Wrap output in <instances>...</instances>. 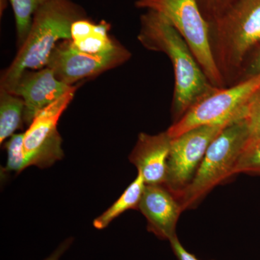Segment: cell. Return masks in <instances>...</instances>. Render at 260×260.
<instances>
[{
    "label": "cell",
    "mask_w": 260,
    "mask_h": 260,
    "mask_svg": "<svg viewBox=\"0 0 260 260\" xmlns=\"http://www.w3.org/2000/svg\"><path fill=\"white\" fill-rule=\"evenodd\" d=\"M260 88V74L239 83L218 88L204 98L167 129L175 138L197 126L231 124L244 118L248 102Z\"/></svg>",
    "instance_id": "6"
},
{
    "label": "cell",
    "mask_w": 260,
    "mask_h": 260,
    "mask_svg": "<svg viewBox=\"0 0 260 260\" xmlns=\"http://www.w3.org/2000/svg\"><path fill=\"white\" fill-rule=\"evenodd\" d=\"M131 56V52L121 44L106 54H90L77 50L71 41L64 40L56 45L47 67L58 80L73 86L80 80L95 78L120 66Z\"/></svg>",
    "instance_id": "9"
},
{
    "label": "cell",
    "mask_w": 260,
    "mask_h": 260,
    "mask_svg": "<svg viewBox=\"0 0 260 260\" xmlns=\"http://www.w3.org/2000/svg\"><path fill=\"white\" fill-rule=\"evenodd\" d=\"M25 104L23 99L0 89V143L15 134L24 122Z\"/></svg>",
    "instance_id": "15"
},
{
    "label": "cell",
    "mask_w": 260,
    "mask_h": 260,
    "mask_svg": "<svg viewBox=\"0 0 260 260\" xmlns=\"http://www.w3.org/2000/svg\"><path fill=\"white\" fill-rule=\"evenodd\" d=\"M172 140L166 132L156 135L140 133L129 160L137 168L146 185H164Z\"/></svg>",
    "instance_id": "12"
},
{
    "label": "cell",
    "mask_w": 260,
    "mask_h": 260,
    "mask_svg": "<svg viewBox=\"0 0 260 260\" xmlns=\"http://www.w3.org/2000/svg\"><path fill=\"white\" fill-rule=\"evenodd\" d=\"M24 133L14 134L5 143L8 160L2 174L15 172L20 174L29 167L28 160L24 151Z\"/></svg>",
    "instance_id": "17"
},
{
    "label": "cell",
    "mask_w": 260,
    "mask_h": 260,
    "mask_svg": "<svg viewBox=\"0 0 260 260\" xmlns=\"http://www.w3.org/2000/svg\"><path fill=\"white\" fill-rule=\"evenodd\" d=\"M57 79L49 68L26 70L10 93L18 95L25 104L24 123L30 126L44 109L75 88Z\"/></svg>",
    "instance_id": "10"
},
{
    "label": "cell",
    "mask_w": 260,
    "mask_h": 260,
    "mask_svg": "<svg viewBox=\"0 0 260 260\" xmlns=\"http://www.w3.org/2000/svg\"><path fill=\"white\" fill-rule=\"evenodd\" d=\"M135 6L165 17L187 43L212 85L218 88L227 87L212 54L209 25L197 0H137Z\"/></svg>",
    "instance_id": "5"
},
{
    "label": "cell",
    "mask_w": 260,
    "mask_h": 260,
    "mask_svg": "<svg viewBox=\"0 0 260 260\" xmlns=\"http://www.w3.org/2000/svg\"><path fill=\"white\" fill-rule=\"evenodd\" d=\"M169 242H170L173 252L178 260H200L198 259L194 254L186 250L184 246L181 244L177 236L171 239Z\"/></svg>",
    "instance_id": "22"
},
{
    "label": "cell",
    "mask_w": 260,
    "mask_h": 260,
    "mask_svg": "<svg viewBox=\"0 0 260 260\" xmlns=\"http://www.w3.org/2000/svg\"><path fill=\"white\" fill-rule=\"evenodd\" d=\"M234 0H197L200 12L208 23L216 18Z\"/></svg>",
    "instance_id": "20"
},
{
    "label": "cell",
    "mask_w": 260,
    "mask_h": 260,
    "mask_svg": "<svg viewBox=\"0 0 260 260\" xmlns=\"http://www.w3.org/2000/svg\"><path fill=\"white\" fill-rule=\"evenodd\" d=\"M74 240V238L72 237L66 238L49 256L43 260H61L65 253L69 250L70 247L73 246Z\"/></svg>",
    "instance_id": "23"
},
{
    "label": "cell",
    "mask_w": 260,
    "mask_h": 260,
    "mask_svg": "<svg viewBox=\"0 0 260 260\" xmlns=\"http://www.w3.org/2000/svg\"><path fill=\"white\" fill-rule=\"evenodd\" d=\"M243 119L249 132L248 144L260 140V88L248 102Z\"/></svg>",
    "instance_id": "19"
},
{
    "label": "cell",
    "mask_w": 260,
    "mask_h": 260,
    "mask_svg": "<svg viewBox=\"0 0 260 260\" xmlns=\"http://www.w3.org/2000/svg\"><path fill=\"white\" fill-rule=\"evenodd\" d=\"M49 0H10L14 13L18 47L25 42L37 10Z\"/></svg>",
    "instance_id": "16"
},
{
    "label": "cell",
    "mask_w": 260,
    "mask_h": 260,
    "mask_svg": "<svg viewBox=\"0 0 260 260\" xmlns=\"http://www.w3.org/2000/svg\"><path fill=\"white\" fill-rule=\"evenodd\" d=\"M138 210L147 220V230L161 240L177 236L178 220L182 207L175 195L164 185H145Z\"/></svg>",
    "instance_id": "11"
},
{
    "label": "cell",
    "mask_w": 260,
    "mask_h": 260,
    "mask_svg": "<svg viewBox=\"0 0 260 260\" xmlns=\"http://www.w3.org/2000/svg\"><path fill=\"white\" fill-rule=\"evenodd\" d=\"M229 124L197 126L172 138L164 186L178 200L194 179L212 142Z\"/></svg>",
    "instance_id": "7"
},
{
    "label": "cell",
    "mask_w": 260,
    "mask_h": 260,
    "mask_svg": "<svg viewBox=\"0 0 260 260\" xmlns=\"http://www.w3.org/2000/svg\"><path fill=\"white\" fill-rule=\"evenodd\" d=\"M144 179L140 173L126 187L121 196L107 210L93 220V226L98 230L107 229L121 214L129 210H138L145 188Z\"/></svg>",
    "instance_id": "14"
},
{
    "label": "cell",
    "mask_w": 260,
    "mask_h": 260,
    "mask_svg": "<svg viewBox=\"0 0 260 260\" xmlns=\"http://www.w3.org/2000/svg\"><path fill=\"white\" fill-rule=\"evenodd\" d=\"M77 89L75 86L39 113L24 133V151L29 167L48 169L64 158L58 122L74 99Z\"/></svg>",
    "instance_id": "8"
},
{
    "label": "cell",
    "mask_w": 260,
    "mask_h": 260,
    "mask_svg": "<svg viewBox=\"0 0 260 260\" xmlns=\"http://www.w3.org/2000/svg\"><path fill=\"white\" fill-rule=\"evenodd\" d=\"M239 174L260 177V140L246 145L234 169V175Z\"/></svg>",
    "instance_id": "18"
},
{
    "label": "cell",
    "mask_w": 260,
    "mask_h": 260,
    "mask_svg": "<svg viewBox=\"0 0 260 260\" xmlns=\"http://www.w3.org/2000/svg\"><path fill=\"white\" fill-rule=\"evenodd\" d=\"M248 142L249 132L244 119L224 128L210 145L194 179L179 197L183 211L196 208L215 186L234 175Z\"/></svg>",
    "instance_id": "4"
},
{
    "label": "cell",
    "mask_w": 260,
    "mask_h": 260,
    "mask_svg": "<svg viewBox=\"0 0 260 260\" xmlns=\"http://www.w3.org/2000/svg\"><path fill=\"white\" fill-rule=\"evenodd\" d=\"M110 24L102 20L94 23L88 18L76 20L71 27L72 44L77 50L90 54H104L120 43L109 34Z\"/></svg>",
    "instance_id": "13"
},
{
    "label": "cell",
    "mask_w": 260,
    "mask_h": 260,
    "mask_svg": "<svg viewBox=\"0 0 260 260\" xmlns=\"http://www.w3.org/2000/svg\"><path fill=\"white\" fill-rule=\"evenodd\" d=\"M260 74V46L256 49L252 54L249 56L245 64L243 67L240 74L238 77L237 82L243 81L253 78ZM235 83V84H236Z\"/></svg>",
    "instance_id": "21"
},
{
    "label": "cell",
    "mask_w": 260,
    "mask_h": 260,
    "mask_svg": "<svg viewBox=\"0 0 260 260\" xmlns=\"http://www.w3.org/2000/svg\"><path fill=\"white\" fill-rule=\"evenodd\" d=\"M85 18V10L72 0H49L42 5L34 14L28 37L1 75L0 89L10 92L24 72L46 68L60 41L71 39L73 24Z\"/></svg>",
    "instance_id": "2"
},
{
    "label": "cell",
    "mask_w": 260,
    "mask_h": 260,
    "mask_svg": "<svg viewBox=\"0 0 260 260\" xmlns=\"http://www.w3.org/2000/svg\"><path fill=\"white\" fill-rule=\"evenodd\" d=\"M138 39L145 49L164 53L172 62L175 79L173 123L218 89L207 78L184 38L162 15L153 10L142 15Z\"/></svg>",
    "instance_id": "1"
},
{
    "label": "cell",
    "mask_w": 260,
    "mask_h": 260,
    "mask_svg": "<svg viewBox=\"0 0 260 260\" xmlns=\"http://www.w3.org/2000/svg\"><path fill=\"white\" fill-rule=\"evenodd\" d=\"M210 49L225 85L237 82L249 56L260 46V0H234L208 23Z\"/></svg>",
    "instance_id": "3"
}]
</instances>
